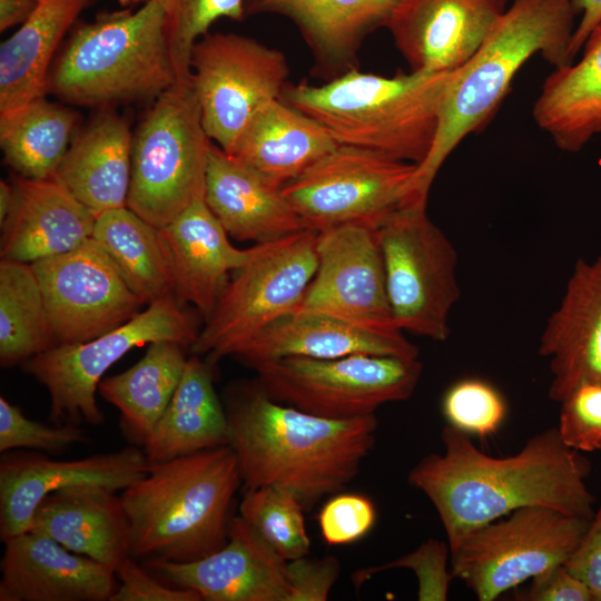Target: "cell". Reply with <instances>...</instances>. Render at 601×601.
Returning <instances> with one entry per match:
<instances>
[{"instance_id":"cell-1","label":"cell","mask_w":601,"mask_h":601,"mask_svg":"<svg viewBox=\"0 0 601 601\" xmlns=\"http://www.w3.org/2000/svg\"><path fill=\"white\" fill-rule=\"evenodd\" d=\"M441 440L443 452L420 460L407 482L433 504L450 551L475 529L525 506L593 516L595 497L587 485L591 462L563 443L556 426L531 436L505 457L482 452L451 424L443 427Z\"/></svg>"},{"instance_id":"cell-2","label":"cell","mask_w":601,"mask_h":601,"mask_svg":"<svg viewBox=\"0 0 601 601\" xmlns=\"http://www.w3.org/2000/svg\"><path fill=\"white\" fill-rule=\"evenodd\" d=\"M225 411L244 489L287 491L305 511L356 477L378 427L375 414L332 420L282 404L257 381L230 390Z\"/></svg>"},{"instance_id":"cell-3","label":"cell","mask_w":601,"mask_h":601,"mask_svg":"<svg viewBox=\"0 0 601 601\" xmlns=\"http://www.w3.org/2000/svg\"><path fill=\"white\" fill-rule=\"evenodd\" d=\"M580 14L574 0H513L471 59L455 70L442 101L432 149L417 165L414 189L427 197L450 154L487 122L524 63L540 55L553 69L572 63Z\"/></svg>"},{"instance_id":"cell-4","label":"cell","mask_w":601,"mask_h":601,"mask_svg":"<svg viewBox=\"0 0 601 601\" xmlns=\"http://www.w3.org/2000/svg\"><path fill=\"white\" fill-rule=\"evenodd\" d=\"M242 484L229 445L150 463L148 473L120 494L131 556L185 563L216 552L227 543Z\"/></svg>"},{"instance_id":"cell-5","label":"cell","mask_w":601,"mask_h":601,"mask_svg":"<svg viewBox=\"0 0 601 601\" xmlns=\"http://www.w3.org/2000/svg\"><path fill=\"white\" fill-rule=\"evenodd\" d=\"M454 71L385 77L354 68L321 86L287 83L279 99L316 121L337 145L420 165L435 140Z\"/></svg>"},{"instance_id":"cell-6","label":"cell","mask_w":601,"mask_h":601,"mask_svg":"<svg viewBox=\"0 0 601 601\" xmlns=\"http://www.w3.org/2000/svg\"><path fill=\"white\" fill-rule=\"evenodd\" d=\"M177 81L162 0L101 13L73 29L55 59L47 93L73 106L109 108L156 99Z\"/></svg>"},{"instance_id":"cell-7","label":"cell","mask_w":601,"mask_h":601,"mask_svg":"<svg viewBox=\"0 0 601 601\" xmlns=\"http://www.w3.org/2000/svg\"><path fill=\"white\" fill-rule=\"evenodd\" d=\"M154 100L132 132L127 207L161 228L204 199L211 140L191 78Z\"/></svg>"},{"instance_id":"cell-8","label":"cell","mask_w":601,"mask_h":601,"mask_svg":"<svg viewBox=\"0 0 601 601\" xmlns=\"http://www.w3.org/2000/svg\"><path fill=\"white\" fill-rule=\"evenodd\" d=\"M318 231L304 229L255 244L250 259L228 280L199 331L191 354L211 364L235 352L299 306L317 267Z\"/></svg>"},{"instance_id":"cell-9","label":"cell","mask_w":601,"mask_h":601,"mask_svg":"<svg viewBox=\"0 0 601 601\" xmlns=\"http://www.w3.org/2000/svg\"><path fill=\"white\" fill-rule=\"evenodd\" d=\"M198 333L193 316L175 296H168L108 333L82 343L57 345L22 367L47 388L51 422L100 425L105 415L96 393L109 367L130 349L151 342L174 341L190 348Z\"/></svg>"},{"instance_id":"cell-10","label":"cell","mask_w":601,"mask_h":601,"mask_svg":"<svg viewBox=\"0 0 601 601\" xmlns=\"http://www.w3.org/2000/svg\"><path fill=\"white\" fill-rule=\"evenodd\" d=\"M250 368L274 401L317 416L348 420L408 400L423 365L418 358L356 354L328 359L282 357Z\"/></svg>"},{"instance_id":"cell-11","label":"cell","mask_w":601,"mask_h":601,"mask_svg":"<svg viewBox=\"0 0 601 601\" xmlns=\"http://www.w3.org/2000/svg\"><path fill=\"white\" fill-rule=\"evenodd\" d=\"M426 204L422 199L402 207L376 230L395 325L444 342L451 309L461 296L457 253L428 217Z\"/></svg>"},{"instance_id":"cell-12","label":"cell","mask_w":601,"mask_h":601,"mask_svg":"<svg viewBox=\"0 0 601 601\" xmlns=\"http://www.w3.org/2000/svg\"><path fill=\"white\" fill-rule=\"evenodd\" d=\"M417 165L373 150L337 145L282 191L308 229L358 224L377 229L416 194Z\"/></svg>"},{"instance_id":"cell-13","label":"cell","mask_w":601,"mask_h":601,"mask_svg":"<svg viewBox=\"0 0 601 601\" xmlns=\"http://www.w3.org/2000/svg\"><path fill=\"white\" fill-rule=\"evenodd\" d=\"M470 532L450 551V571L480 601L502 593L563 564L581 541L591 519L548 506H525Z\"/></svg>"},{"instance_id":"cell-14","label":"cell","mask_w":601,"mask_h":601,"mask_svg":"<svg viewBox=\"0 0 601 601\" xmlns=\"http://www.w3.org/2000/svg\"><path fill=\"white\" fill-rule=\"evenodd\" d=\"M191 80L209 139L231 155L253 120L287 85L284 53L236 33H207L194 46Z\"/></svg>"},{"instance_id":"cell-15","label":"cell","mask_w":601,"mask_h":601,"mask_svg":"<svg viewBox=\"0 0 601 601\" xmlns=\"http://www.w3.org/2000/svg\"><path fill=\"white\" fill-rule=\"evenodd\" d=\"M32 267L58 345L108 333L134 318L145 305L95 238Z\"/></svg>"},{"instance_id":"cell-16","label":"cell","mask_w":601,"mask_h":601,"mask_svg":"<svg viewBox=\"0 0 601 601\" xmlns=\"http://www.w3.org/2000/svg\"><path fill=\"white\" fill-rule=\"evenodd\" d=\"M316 255L315 275L297 309L374 329H400L393 321L375 228L347 224L321 230Z\"/></svg>"},{"instance_id":"cell-17","label":"cell","mask_w":601,"mask_h":601,"mask_svg":"<svg viewBox=\"0 0 601 601\" xmlns=\"http://www.w3.org/2000/svg\"><path fill=\"white\" fill-rule=\"evenodd\" d=\"M149 465L144 449L137 445L78 460H53L32 450L2 453L1 541L29 531L38 505L48 494L79 485L122 491L142 479Z\"/></svg>"},{"instance_id":"cell-18","label":"cell","mask_w":601,"mask_h":601,"mask_svg":"<svg viewBox=\"0 0 601 601\" xmlns=\"http://www.w3.org/2000/svg\"><path fill=\"white\" fill-rule=\"evenodd\" d=\"M174 585L207 601H290L288 561L239 515L231 518L227 543L193 562L147 561Z\"/></svg>"},{"instance_id":"cell-19","label":"cell","mask_w":601,"mask_h":601,"mask_svg":"<svg viewBox=\"0 0 601 601\" xmlns=\"http://www.w3.org/2000/svg\"><path fill=\"white\" fill-rule=\"evenodd\" d=\"M508 7V0H398L385 27L410 71H454Z\"/></svg>"},{"instance_id":"cell-20","label":"cell","mask_w":601,"mask_h":601,"mask_svg":"<svg viewBox=\"0 0 601 601\" xmlns=\"http://www.w3.org/2000/svg\"><path fill=\"white\" fill-rule=\"evenodd\" d=\"M3 543L0 601H110L118 588L111 569L42 533Z\"/></svg>"},{"instance_id":"cell-21","label":"cell","mask_w":601,"mask_h":601,"mask_svg":"<svg viewBox=\"0 0 601 601\" xmlns=\"http://www.w3.org/2000/svg\"><path fill=\"white\" fill-rule=\"evenodd\" d=\"M539 354L549 359L548 393L554 402L561 403L582 384H601V255L574 264L541 334Z\"/></svg>"},{"instance_id":"cell-22","label":"cell","mask_w":601,"mask_h":601,"mask_svg":"<svg viewBox=\"0 0 601 601\" xmlns=\"http://www.w3.org/2000/svg\"><path fill=\"white\" fill-rule=\"evenodd\" d=\"M12 204L1 225V258L33 264L92 238L96 216L55 178L14 174Z\"/></svg>"},{"instance_id":"cell-23","label":"cell","mask_w":601,"mask_h":601,"mask_svg":"<svg viewBox=\"0 0 601 601\" xmlns=\"http://www.w3.org/2000/svg\"><path fill=\"white\" fill-rule=\"evenodd\" d=\"M356 354L418 358L401 329L381 331L318 312L295 309L276 321L233 357L247 366L282 357L338 358Z\"/></svg>"},{"instance_id":"cell-24","label":"cell","mask_w":601,"mask_h":601,"mask_svg":"<svg viewBox=\"0 0 601 601\" xmlns=\"http://www.w3.org/2000/svg\"><path fill=\"white\" fill-rule=\"evenodd\" d=\"M175 284V296L193 304L207 319L226 287L228 274L238 270L253 256L255 246L236 248L228 233L198 199L160 228Z\"/></svg>"},{"instance_id":"cell-25","label":"cell","mask_w":601,"mask_h":601,"mask_svg":"<svg viewBox=\"0 0 601 601\" xmlns=\"http://www.w3.org/2000/svg\"><path fill=\"white\" fill-rule=\"evenodd\" d=\"M204 200L229 236L256 244L308 229L282 188L211 141Z\"/></svg>"},{"instance_id":"cell-26","label":"cell","mask_w":601,"mask_h":601,"mask_svg":"<svg viewBox=\"0 0 601 601\" xmlns=\"http://www.w3.org/2000/svg\"><path fill=\"white\" fill-rule=\"evenodd\" d=\"M397 1L245 0V12L289 18L315 57L316 73L335 78L355 68L362 42L386 26Z\"/></svg>"},{"instance_id":"cell-27","label":"cell","mask_w":601,"mask_h":601,"mask_svg":"<svg viewBox=\"0 0 601 601\" xmlns=\"http://www.w3.org/2000/svg\"><path fill=\"white\" fill-rule=\"evenodd\" d=\"M29 530L114 572L131 555L121 499L106 487L79 485L48 494L38 505Z\"/></svg>"},{"instance_id":"cell-28","label":"cell","mask_w":601,"mask_h":601,"mask_svg":"<svg viewBox=\"0 0 601 601\" xmlns=\"http://www.w3.org/2000/svg\"><path fill=\"white\" fill-rule=\"evenodd\" d=\"M132 132L126 118L104 111L73 137L55 179L96 217L127 206Z\"/></svg>"},{"instance_id":"cell-29","label":"cell","mask_w":601,"mask_h":601,"mask_svg":"<svg viewBox=\"0 0 601 601\" xmlns=\"http://www.w3.org/2000/svg\"><path fill=\"white\" fill-rule=\"evenodd\" d=\"M581 50L577 62L545 78L532 108L538 127L568 152L601 134V21Z\"/></svg>"},{"instance_id":"cell-30","label":"cell","mask_w":601,"mask_h":601,"mask_svg":"<svg viewBox=\"0 0 601 601\" xmlns=\"http://www.w3.org/2000/svg\"><path fill=\"white\" fill-rule=\"evenodd\" d=\"M91 1L39 0L31 16L1 43L0 116L46 96L58 46Z\"/></svg>"},{"instance_id":"cell-31","label":"cell","mask_w":601,"mask_h":601,"mask_svg":"<svg viewBox=\"0 0 601 601\" xmlns=\"http://www.w3.org/2000/svg\"><path fill=\"white\" fill-rule=\"evenodd\" d=\"M336 146L316 121L276 99L253 118L231 156L282 188Z\"/></svg>"},{"instance_id":"cell-32","label":"cell","mask_w":601,"mask_h":601,"mask_svg":"<svg viewBox=\"0 0 601 601\" xmlns=\"http://www.w3.org/2000/svg\"><path fill=\"white\" fill-rule=\"evenodd\" d=\"M213 364L191 354L179 385L142 449L150 463L229 445L225 406L215 387Z\"/></svg>"},{"instance_id":"cell-33","label":"cell","mask_w":601,"mask_h":601,"mask_svg":"<svg viewBox=\"0 0 601 601\" xmlns=\"http://www.w3.org/2000/svg\"><path fill=\"white\" fill-rule=\"evenodd\" d=\"M186 346L174 341L148 344L130 368L100 381L98 394L120 412L129 441L142 447L164 414L183 377Z\"/></svg>"},{"instance_id":"cell-34","label":"cell","mask_w":601,"mask_h":601,"mask_svg":"<svg viewBox=\"0 0 601 601\" xmlns=\"http://www.w3.org/2000/svg\"><path fill=\"white\" fill-rule=\"evenodd\" d=\"M92 238L105 248L145 305L175 296L171 265L160 228L125 206L96 217Z\"/></svg>"},{"instance_id":"cell-35","label":"cell","mask_w":601,"mask_h":601,"mask_svg":"<svg viewBox=\"0 0 601 601\" xmlns=\"http://www.w3.org/2000/svg\"><path fill=\"white\" fill-rule=\"evenodd\" d=\"M78 122L70 107L46 97L0 116V146L6 165L31 179H49L66 155Z\"/></svg>"},{"instance_id":"cell-36","label":"cell","mask_w":601,"mask_h":601,"mask_svg":"<svg viewBox=\"0 0 601 601\" xmlns=\"http://www.w3.org/2000/svg\"><path fill=\"white\" fill-rule=\"evenodd\" d=\"M32 264L0 262V365H23L57 346Z\"/></svg>"},{"instance_id":"cell-37","label":"cell","mask_w":601,"mask_h":601,"mask_svg":"<svg viewBox=\"0 0 601 601\" xmlns=\"http://www.w3.org/2000/svg\"><path fill=\"white\" fill-rule=\"evenodd\" d=\"M239 515L287 561L308 555L302 503L292 493L272 486L244 489Z\"/></svg>"},{"instance_id":"cell-38","label":"cell","mask_w":601,"mask_h":601,"mask_svg":"<svg viewBox=\"0 0 601 601\" xmlns=\"http://www.w3.org/2000/svg\"><path fill=\"white\" fill-rule=\"evenodd\" d=\"M165 27L177 80L191 78L190 57L195 43L221 18L242 21L245 0H162Z\"/></svg>"},{"instance_id":"cell-39","label":"cell","mask_w":601,"mask_h":601,"mask_svg":"<svg viewBox=\"0 0 601 601\" xmlns=\"http://www.w3.org/2000/svg\"><path fill=\"white\" fill-rule=\"evenodd\" d=\"M443 414L451 425L486 437L494 433L505 415L500 393L481 380H463L452 385L443 398Z\"/></svg>"},{"instance_id":"cell-40","label":"cell","mask_w":601,"mask_h":601,"mask_svg":"<svg viewBox=\"0 0 601 601\" xmlns=\"http://www.w3.org/2000/svg\"><path fill=\"white\" fill-rule=\"evenodd\" d=\"M89 441L86 431L73 424H43L0 397V453L18 449L60 453Z\"/></svg>"},{"instance_id":"cell-41","label":"cell","mask_w":601,"mask_h":601,"mask_svg":"<svg viewBox=\"0 0 601 601\" xmlns=\"http://www.w3.org/2000/svg\"><path fill=\"white\" fill-rule=\"evenodd\" d=\"M560 404L563 443L581 453L601 451V384H582Z\"/></svg>"},{"instance_id":"cell-42","label":"cell","mask_w":601,"mask_h":601,"mask_svg":"<svg viewBox=\"0 0 601 601\" xmlns=\"http://www.w3.org/2000/svg\"><path fill=\"white\" fill-rule=\"evenodd\" d=\"M449 545L440 541L428 540L416 551L391 563L357 570L352 581L357 589L372 575L392 568H412L418 579V600H446L449 584L453 575L446 571Z\"/></svg>"},{"instance_id":"cell-43","label":"cell","mask_w":601,"mask_h":601,"mask_svg":"<svg viewBox=\"0 0 601 601\" xmlns=\"http://www.w3.org/2000/svg\"><path fill=\"white\" fill-rule=\"evenodd\" d=\"M376 520L375 506L367 496L336 493L318 513L323 540L329 545L353 543L367 534Z\"/></svg>"},{"instance_id":"cell-44","label":"cell","mask_w":601,"mask_h":601,"mask_svg":"<svg viewBox=\"0 0 601 601\" xmlns=\"http://www.w3.org/2000/svg\"><path fill=\"white\" fill-rule=\"evenodd\" d=\"M131 555L115 571L118 582L110 601H201L199 593L158 581Z\"/></svg>"},{"instance_id":"cell-45","label":"cell","mask_w":601,"mask_h":601,"mask_svg":"<svg viewBox=\"0 0 601 601\" xmlns=\"http://www.w3.org/2000/svg\"><path fill=\"white\" fill-rule=\"evenodd\" d=\"M290 601H325L336 582L341 566L334 556H303L288 561Z\"/></svg>"},{"instance_id":"cell-46","label":"cell","mask_w":601,"mask_h":601,"mask_svg":"<svg viewBox=\"0 0 601 601\" xmlns=\"http://www.w3.org/2000/svg\"><path fill=\"white\" fill-rule=\"evenodd\" d=\"M563 564L588 587L593 601H601V505Z\"/></svg>"},{"instance_id":"cell-47","label":"cell","mask_w":601,"mask_h":601,"mask_svg":"<svg viewBox=\"0 0 601 601\" xmlns=\"http://www.w3.org/2000/svg\"><path fill=\"white\" fill-rule=\"evenodd\" d=\"M518 599L524 601H593L588 587L564 564L551 566L531 579Z\"/></svg>"},{"instance_id":"cell-48","label":"cell","mask_w":601,"mask_h":601,"mask_svg":"<svg viewBox=\"0 0 601 601\" xmlns=\"http://www.w3.org/2000/svg\"><path fill=\"white\" fill-rule=\"evenodd\" d=\"M579 11L580 21L575 27L571 43L570 55L574 60L581 51L590 32L601 21V0H574Z\"/></svg>"},{"instance_id":"cell-49","label":"cell","mask_w":601,"mask_h":601,"mask_svg":"<svg viewBox=\"0 0 601 601\" xmlns=\"http://www.w3.org/2000/svg\"><path fill=\"white\" fill-rule=\"evenodd\" d=\"M39 0H0V30L22 24L33 12Z\"/></svg>"},{"instance_id":"cell-50","label":"cell","mask_w":601,"mask_h":601,"mask_svg":"<svg viewBox=\"0 0 601 601\" xmlns=\"http://www.w3.org/2000/svg\"><path fill=\"white\" fill-rule=\"evenodd\" d=\"M12 185L11 183L0 181V224L6 219L12 204Z\"/></svg>"},{"instance_id":"cell-51","label":"cell","mask_w":601,"mask_h":601,"mask_svg":"<svg viewBox=\"0 0 601 601\" xmlns=\"http://www.w3.org/2000/svg\"><path fill=\"white\" fill-rule=\"evenodd\" d=\"M116 1H118V3H120L124 8H128L137 3H142L146 0H116Z\"/></svg>"}]
</instances>
